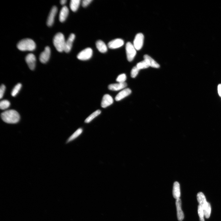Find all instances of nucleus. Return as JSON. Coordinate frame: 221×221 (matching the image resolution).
<instances>
[{
	"instance_id": "obj_1",
	"label": "nucleus",
	"mask_w": 221,
	"mask_h": 221,
	"mask_svg": "<svg viewBox=\"0 0 221 221\" xmlns=\"http://www.w3.org/2000/svg\"><path fill=\"white\" fill-rule=\"evenodd\" d=\"M1 117L4 122L10 124L17 123L20 118V115L14 110H6L1 113Z\"/></svg>"
},
{
	"instance_id": "obj_2",
	"label": "nucleus",
	"mask_w": 221,
	"mask_h": 221,
	"mask_svg": "<svg viewBox=\"0 0 221 221\" xmlns=\"http://www.w3.org/2000/svg\"><path fill=\"white\" fill-rule=\"evenodd\" d=\"M36 47L35 42L30 38L23 39L17 45L18 49L22 51H33L35 50Z\"/></svg>"
},
{
	"instance_id": "obj_3",
	"label": "nucleus",
	"mask_w": 221,
	"mask_h": 221,
	"mask_svg": "<svg viewBox=\"0 0 221 221\" xmlns=\"http://www.w3.org/2000/svg\"><path fill=\"white\" fill-rule=\"evenodd\" d=\"M54 45L57 50L62 52L64 51L65 45V40L64 35L61 33H58L54 36L53 40Z\"/></svg>"
},
{
	"instance_id": "obj_4",
	"label": "nucleus",
	"mask_w": 221,
	"mask_h": 221,
	"mask_svg": "<svg viewBox=\"0 0 221 221\" xmlns=\"http://www.w3.org/2000/svg\"><path fill=\"white\" fill-rule=\"evenodd\" d=\"M126 50L127 60L129 62L132 61L136 55V50L134 45L130 42L126 44Z\"/></svg>"
},
{
	"instance_id": "obj_5",
	"label": "nucleus",
	"mask_w": 221,
	"mask_h": 221,
	"mask_svg": "<svg viewBox=\"0 0 221 221\" xmlns=\"http://www.w3.org/2000/svg\"><path fill=\"white\" fill-rule=\"evenodd\" d=\"M93 51L92 49L88 48L81 51L77 56L78 59L82 61L89 59L92 57Z\"/></svg>"
},
{
	"instance_id": "obj_6",
	"label": "nucleus",
	"mask_w": 221,
	"mask_h": 221,
	"mask_svg": "<svg viewBox=\"0 0 221 221\" xmlns=\"http://www.w3.org/2000/svg\"><path fill=\"white\" fill-rule=\"evenodd\" d=\"M144 36L142 33H140L136 35L134 41V46L136 50H139L143 45Z\"/></svg>"
},
{
	"instance_id": "obj_7",
	"label": "nucleus",
	"mask_w": 221,
	"mask_h": 221,
	"mask_svg": "<svg viewBox=\"0 0 221 221\" xmlns=\"http://www.w3.org/2000/svg\"><path fill=\"white\" fill-rule=\"evenodd\" d=\"M25 60L29 68L31 70H34L35 67L36 58L33 54H28L25 57Z\"/></svg>"
},
{
	"instance_id": "obj_8",
	"label": "nucleus",
	"mask_w": 221,
	"mask_h": 221,
	"mask_svg": "<svg viewBox=\"0 0 221 221\" xmlns=\"http://www.w3.org/2000/svg\"><path fill=\"white\" fill-rule=\"evenodd\" d=\"M51 54L50 49L49 47H46L45 50L40 54V60L42 63H47L49 60Z\"/></svg>"
},
{
	"instance_id": "obj_9",
	"label": "nucleus",
	"mask_w": 221,
	"mask_h": 221,
	"mask_svg": "<svg viewBox=\"0 0 221 221\" xmlns=\"http://www.w3.org/2000/svg\"><path fill=\"white\" fill-rule=\"evenodd\" d=\"M124 44V42L122 39L117 38L109 42L108 46L110 49H115L121 47Z\"/></svg>"
},
{
	"instance_id": "obj_10",
	"label": "nucleus",
	"mask_w": 221,
	"mask_h": 221,
	"mask_svg": "<svg viewBox=\"0 0 221 221\" xmlns=\"http://www.w3.org/2000/svg\"><path fill=\"white\" fill-rule=\"evenodd\" d=\"M57 11V9L56 6L52 8L50 13L47 21L48 26L51 27L54 23L55 18Z\"/></svg>"
},
{
	"instance_id": "obj_11",
	"label": "nucleus",
	"mask_w": 221,
	"mask_h": 221,
	"mask_svg": "<svg viewBox=\"0 0 221 221\" xmlns=\"http://www.w3.org/2000/svg\"><path fill=\"white\" fill-rule=\"evenodd\" d=\"M113 100L112 97L110 95L106 94L103 97L101 102V106L103 108H106L112 104Z\"/></svg>"
},
{
	"instance_id": "obj_12",
	"label": "nucleus",
	"mask_w": 221,
	"mask_h": 221,
	"mask_svg": "<svg viewBox=\"0 0 221 221\" xmlns=\"http://www.w3.org/2000/svg\"><path fill=\"white\" fill-rule=\"evenodd\" d=\"M75 36L74 34H71L69 36L66 42L64 51L66 53L69 52L72 47L73 42L75 40Z\"/></svg>"
},
{
	"instance_id": "obj_13",
	"label": "nucleus",
	"mask_w": 221,
	"mask_h": 221,
	"mask_svg": "<svg viewBox=\"0 0 221 221\" xmlns=\"http://www.w3.org/2000/svg\"><path fill=\"white\" fill-rule=\"evenodd\" d=\"M176 205L177 210L178 219L179 221H182L184 219V214L181 210V200L180 198L176 200Z\"/></svg>"
},
{
	"instance_id": "obj_14",
	"label": "nucleus",
	"mask_w": 221,
	"mask_h": 221,
	"mask_svg": "<svg viewBox=\"0 0 221 221\" xmlns=\"http://www.w3.org/2000/svg\"><path fill=\"white\" fill-rule=\"evenodd\" d=\"M132 91L129 88L125 89L121 91L115 97V100L116 101H119L125 97L130 94Z\"/></svg>"
},
{
	"instance_id": "obj_15",
	"label": "nucleus",
	"mask_w": 221,
	"mask_h": 221,
	"mask_svg": "<svg viewBox=\"0 0 221 221\" xmlns=\"http://www.w3.org/2000/svg\"><path fill=\"white\" fill-rule=\"evenodd\" d=\"M127 84L126 82L110 84L108 86V89L111 90L118 91L126 88Z\"/></svg>"
},
{
	"instance_id": "obj_16",
	"label": "nucleus",
	"mask_w": 221,
	"mask_h": 221,
	"mask_svg": "<svg viewBox=\"0 0 221 221\" xmlns=\"http://www.w3.org/2000/svg\"><path fill=\"white\" fill-rule=\"evenodd\" d=\"M173 195L175 199L177 200L180 198L181 196L180 186L177 181L175 182L174 184Z\"/></svg>"
},
{
	"instance_id": "obj_17",
	"label": "nucleus",
	"mask_w": 221,
	"mask_h": 221,
	"mask_svg": "<svg viewBox=\"0 0 221 221\" xmlns=\"http://www.w3.org/2000/svg\"><path fill=\"white\" fill-rule=\"evenodd\" d=\"M69 13V10L66 6H64L62 8L60 11L59 20L61 22H63L66 21Z\"/></svg>"
},
{
	"instance_id": "obj_18",
	"label": "nucleus",
	"mask_w": 221,
	"mask_h": 221,
	"mask_svg": "<svg viewBox=\"0 0 221 221\" xmlns=\"http://www.w3.org/2000/svg\"><path fill=\"white\" fill-rule=\"evenodd\" d=\"M144 60L146 61L149 67L154 68H159V65L151 57L147 55H145L144 56Z\"/></svg>"
},
{
	"instance_id": "obj_19",
	"label": "nucleus",
	"mask_w": 221,
	"mask_h": 221,
	"mask_svg": "<svg viewBox=\"0 0 221 221\" xmlns=\"http://www.w3.org/2000/svg\"><path fill=\"white\" fill-rule=\"evenodd\" d=\"M96 45L97 49L101 53H105L107 51L108 48L106 44L101 40L96 42Z\"/></svg>"
},
{
	"instance_id": "obj_20",
	"label": "nucleus",
	"mask_w": 221,
	"mask_h": 221,
	"mask_svg": "<svg viewBox=\"0 0 221 221\" xmlns=\"http://www.w3.org/2000/svg\"><path fill=\"white\" fill-rule=\"evenodd\" d=\"M197 198L199 205L203 208L207 203L205 195L202 192H199L197 194Z\"/></svg>"
},
{
	"instance_id": "obj_21",
	"label": "nucleus",
	"mask_w": 221,
	"mask_h": 221,
	"mask_svg": "<svg viewBox=\"0 0 221 221\" xmlns=\"http://www.w3.org/2000/svg\"><path fill=\"white\" fill-rule=\"evenodd\" d=\"M81 2L80 0H72V1H71L70 4L71 9L74 12L76 11L79 7Z\"/></svg>"
},
{
	"instance_id": "obj_22",
	"label": "nucleus",
	"mask_w": 221,
	"mask_h": 221,
	"mask_svg": "<svg viewBox=\"0 0 221 221\" xmlns=\"http://www.w3.org/2000/svg\"><path fill=\"white\" fill-rule=\"evenodd\" d=\"M204 216L206 218H209L211 212V207L210 204L208 203L203 208Z\"/></svg>"
},
{
	"instance_id": "obj_23",
	"label": "nucleus",
	"mask_w": 221,
	"mask_h": 221,
	"mask_svg": "<svg viewBox=\"0 0 221 221\" xmlns=\"http://www.w3.org/2000/svg\"><path fill=\"white\" fill-rule=\"evenodd\" d=\"M101 113V110H97L92 114L90 115L85 120V122L86 123H89L91 121H92L97 116L99 115Z\"/></svg>"
},
{
	"instance_id": "obj_24",
	"label": "nucleus",
	"mask_w": 221,
	"mask_h": 221,
	"mask_svg": "<svg viewBox=\"0 0 221 221\" xmlns=\"http://www.w3.org/2000/svg\"><path fill=\"white\" fill-rule=\"evenodd\" d=\"M82 129L81 128L77 129L68 139L67 142H69L76 139L82 133Z\"/></svg>"
},
{
	"instance_id": "obj_25",
	"label": "nucleus",
	"mask_w": 221,
	"mask_h": 221,
	"mask_svg": "<svg viewBox=\"0 0 221 221\" xmlns=\"http://www.w3.org/2000/svg\"><path fill=\"white\" fill-rule=\"evenodd\" d=\"M22 86V84L21 83H18L16 84L12 91V96L14 97L16 96L21 90Z\"/></svg>"
},
{
	"instance_id": "obj_26",
	"label": "nucleus",
	"mask_w": 221,
	"mask_h": 221,
	"mask_svg": "<svg viewBox=\"0 0 221 221\" xmlns=\"http://www.w3.org/2000/svg\"><path fill=\"white\" fill-rule=\"evenodd\" d=\"M10 106V103L8 100H3L0 102V108L3 110L8 109Z\"/></svg>"
},
{
	"instance_id": "obj_27",
	"label": "nucleus",
	"mask_w": 221,
	"mask_h": 221,
	"mask_svg": "<svg viewBox=\"0 0 221 221\" xmlns=\"http://www.w3.org/2000/svg\"><path fill=\"white\" fill-rule=\"evenodd\" d=\"M136 66L140 70L147 68L149 67L147 62L144 60L138 63Z\"/></svg>"
},
{
	"instance_id": "obj_28",
	"label": "nucleus",
	"mask_w": 221,
	"mask_h": 221,
	"mask_svg": "<svg viewBox=\"0 0 221 221\" xmlns=\"http://www.w3.org/2000/svg\"><path fill=\"white\" fill-rule=\"evenodd\" d=\"M198 212L200 217V221H205L204 212L203 208L201 205H199L198 208Z\"/></svg>"
},
{
	"instance_id": "obj_29",
	"label": "nucleus",
	"mask_w": 221,
	"mask_h": 221,
	"mask_svg": "<svg viewBox=\"0 0 221 221\" xmlns=\"http://www.w3.org/2000/svg\"><path fill=\"white\" fill-rule=\"evenodd\" d=\"M127 79L126 75L125 74H122L119 75L117 78L116 81L119 83L125 82Z\"/></svg>"
},
{
	"instance_id": "obj_30",
	"label": "nucleus",
	"mask_w": 221,
	"mask_h": 221,
	"mask_svg": "<svg viewBox=\"0 0 221 221\" xmlns=\"http://www.w3.org/2000/svg\"><path fill=\"white\" fill-rule=\"evenodd\" d=\"M140 70L135 66L134 67L132 70L131 72V76L132 78H135L138 74Z\"/></svg>"
},
{
	"instance_id": "obj_31",
	"label": "nucleus",
	"mask_w": 221,
	"mask_h": 221,
	"mask_svg": "<svg viewBox=\"0 0 221 221\" xmlns=\"http://www.w3.org/2000/svg\"><path fill=\"white\" fill-rule=\"evenodd\" d=\"M6 89L5 86L2 84L0 88V98L2 99Z\"/></svg>"
},
{
	"instance_id": "obj_32",
	"label": "nucleus",
	"mask_w": 221,
	"mask_h": 221,
	"mask_svg": "<svg viewBox=\"0 0 221 221\" xmlns=\"http://www.w3.org/2000/svg\"><path fill=\"white\" fill-rule=\"evenodd\" d=\"M93 0H84L82 2V6L83 7H86Z\"/></svg>"
},
{
	"instance_id": "obj_33",
	"label": "nucleus",
	"mask_w": 221,
	"mask_h": 221,
	"mask_svg": "<svg viewBox=\"0 0 221 221\" xmlns=\"http://www.w3.org/2000/svg\"><path fill=\"white\" fill-rule=\"evenodd\" d=\"M218 93L219 96L221 97V84H219L218 87Z\"/></svg>"
},
{
	"instance_id": "obj_34",
	"label": "nucleus",
	"mask_w": 221,
	"mask_h": 221,
	"mask_svg": "<svg viewBox=\"0 0 221 221\" xmlns=\"http://www.w3.org/2000/svg\"><path fill=\"white\" fill-rule=\"evenodd\" d=\"M67 2L66 0H62L60 1V3L62 5H64Z\"/></svg>"
}]
</instances>
